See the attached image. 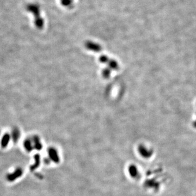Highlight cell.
<instances>
[{"mask_svg":"<svg viewBox=\"0 0 196 196\" xmlns=\"http://www.w3.org/2000/svg\"><path fill=\"white\" fill-rule=\"evenodd\" d=\"M23 174H24L23 169L20 167H16L13 172L7 173V174L6 176V178L9 183H13L16 180H18L23 176Z\"/></svg>","mask_w":196,"mask_h":196,"instance_id":"6da1fadb","label":"cell"},{"mask_svg":"<svg viewBox=\"0 0 196 196\" xmlns=\"http://www.w3.org/2000/svg\"><path fill=\"white\" fill-rule=\"evenodd\" d=\"M138 152L140 153L141 156H142V157L143 158L148 159L152 155V150H149L143 145H140L138 147Z\"/></svg>","mask_w":196,"mask_h":196,"instance_id":"7a4b0ae2","label":"cell"},{"mask_svg":"<svg viewBox=\"0 0 196 196\" xmlns=\"http://www.w3.org/2000/svg\"><path fill=\"white\" fill-rule=\"evenodd\" d=\"M86 48L89 50L94 52H100L101 50V47L100 45L92 41H88L85 44Z\"/></svg>","mask_w":196,"mask_h":196,"instance_id":"3957f363","label":"cell"},{"mask_svg":"<svg viewBox=\"0 0 196 196\" xmlns=\"http://www.w3.org/2000/svg\"><path fill=\"white\" fill-rule=\"evenodd\" d=\"M48 154L49 158L52 160V162L57 163V161H59L58 154L56 149L54 148H50L48 150Z\"/></svg>","mask_w":196,"mask_h":196,"instance_id":"277c9868","label":"cell"},{"mask_svg":"<svg viewBox=\"0 0 196 196\" xmlns=\"http://www.w3.org/2000/svg\"><path fill=\"white\" fill-rule=\"evenodd\" d=\"M11 140H12V139H11V134L8 133H4V135L1 137V139L0 144H1V147L4 148V149L7 148L8 147V145H9L10 141Z\"/></svg>","mask_w":196,"mask_h":196,"instance_id":"5b68a950","label":"cell"},{"mask_svg":"<svg viewBox=\"0 0 196 196\" xmlns=\"http://www.w3.org/2000/svg\"><path fill=\"white\" fill-rule=\"evenodd\" d=\"M32 142L33 144L34 149L38 151H40L43 148V144L40 141V137L37 135H34L32 137Z\"/></svg>","mask_w":196,"mask_h":196,"instance_id":"8992f818","label":"cell"},{"mask_svg":"<svg viewBox=\"0 0 196 196\" xmlns=\"http://www.w3.org/2000/svg\"><path fill=\"white\" fill-rule=\"evenodd\" d=\"M20 135L21 133L19 129L17 127H14L13 129L11 136V139L14 143H16L18 142L20 139Z\"/></svg>","mask_w":196,"mask_h":196,"instance_id":"52a82bcc","label":"cell"},{"mask_svg":"<svg viewBox=\"0 0 196 196\" xmlns=\"http://www.w3.org/2000/svg\"><path fill=\"white\" fill-rule=\"evenodd\" d=\"M24 147L27 152H31L34 149L32 139L27 138L24 142Z\"/></svg>","mask_w":196,"mask_h":196,"instance_id":"ba28073f","label":"cell"},{"mask_svg":"<svg viewBox=\"0 0 196 196\" xmlns=\"http://www.w3.org/2000/svg\"><path fill=\"white\" fill-rule=\"evenodd\" d=\"M34 162L33 164H32L30 166V168L31 171H33L36 170L40 165V156L39 154H36L34 156Z\"/></svg>","mask_w":196,"mask_h":196,"instance_id":"9c48e42d","label":"cell"},{"mask_svg":"<svg viewBox=\"0 0 196 196\" xmlns=\"http://www.w3.org/2000/svg\"><path fill=\"white\" fill-rule=\"evenodd\" d=\"M107 64H108V68H110L111 70H116L119 68L118 63L115 60L110 59V60L107 63Z\"/></svg>","mask_w":196,"mask_h":196,"instance_id":"30bf717a","label":"cell"},{"mask_svg":"<svg viewBox=\"0 0 196 196\" xmlns=\"http://www.w3.org/2000/svg\"><path fill=\"white\" fill-rule=\"evenodd\" d=\"M111 74V70L108 68H105L102 71V75L105 79H108Z\"/></svg>","mask_w":196,"mask_h":196,"instance_id":"8fae6325","label":"cell"},{"mask_svg":"<svg viewBox=\"0 0 196 196\" xmlns=\"http://www.w3.org/2000/svg\"><path fill=\"white\" fill-rule=\"evenodd\" d=\"M109 60H110V58L106 55H101L99 57V61H100V63H104V64L107 63V64Z\"/></svg>","mask_w":196,"mask_h":196,"instance_id":"7c38bea8","label":"cell"}]
</instances>
